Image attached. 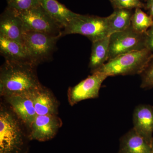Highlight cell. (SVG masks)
Listing matches in <instances>:
<instances>
[{"instance_id": "2", "label": "cell", "mask_w": 153, "mask_h": 153, "mask_svg": "<svg viewBox=\"0 0 153 153\" xmlns=\"http://www.w3.org/2000/svg\"><path fill=\"white\" fill-rule=\"evenodd\" d=\"M25 125L10 107L1 102L0 108V153H28V132Z\"/></svg>"}, {"instance_id": "18", "label": "cell", "mask_w": 153, "mask_h": 153, "mask_svg": "<svg viewBox=\"0 0 153 153\" xmlns=\"http://www.w3.org/2000/svg\"><path fill=\"white\" fill-rule=\"evenodd\" d=\"M133 13L131 10L125 9L114 10L113 13L108 16L110 35L126 30L131 26Z\"/></svg>"}, {"instance_id": "23", "label": "cell", "mask_w": 153, "mask_h": 153, "mask_svg": "<svg viewBox=\"0 0 153 153\" xmlns=\"http://www.w3.org/2000/svg\"><path fill=\"white\" fill-rule=\"evenodd\" d=\"M146 48L153 54V26L148 30L146 33Z\"/></svg>"}, {"instance_id": "10", "label": "cell", "mask_w": 153, "mask_h": 153, "mask_svg": "<svg viewBox=\"0 0 153 153\" xmlns=\"http://www.w3.org/2000/svg\"><path fill=\"white\" fill-rule=\"evenodd\" d=\"M9 107L29 129L37 116L32 93L3 97Z\"/></svg>"}, {"instance_id": "17", "label": "cell", "mask_w": 153, "mask_h": 153, "mask_svg": "<svg viewBox=\"0 0 153 153\" xmlns=\"http://www.w3.org/2000/svg\"><path fill=\"white\" fill-rule=\"evenodd\" d=\"M109 41L110 36L92 42L89 63L91 73L108 61Z\"/></svg>"}, {"instance_id": "19", "label": "cell", "mask_w": 153, "mask_h": 153, "mask_svg": "<svg viewBox=\"0 0 153 153\" xmlns=\"http://www.w3.org/2000/svg\"><path fill=\"white\" fill-rule=\"evenodd\" d=\"M131 26L137 32L146 34L148 30L153 26V18L142 9H135L132 16Z\"/></svg>"}, {"instance_id": "11", "label": "cell", "mask_w": 153, "mask_h": 153, "mask_svg": "<svg viewBox=\"0 0 153 153\" xmlns=\"http://www.w3.org/2000/svg\"><path fill=\"white\" fill-rule=\"evenodd\" d=\"M24 25L16 10L8 6L0 17V36L22 44Z\"/></svg>"}, {"instance_id": "7", "label": "cell", "mask_w": 153, "mask_h": 153, "mask_svg": "<svg viewBox=\"0 0 153 153\" xmlns=\"http://www.w3.org/2000/svg\"><path fill=\"white\" fill-rule=\"evenodd\" d=\"M17 12L23 21L24 32L34 31L62 36V29L40 5L28 10Z\"/></svg>"}, {"instance_id": "24", "label": "cell", "mask_w": 153, "mask_h": 153, "mask_svg": "<svg viewBox=\"0 0 153 153\" xmlns=\"http://www.w3.org/2000/svg\"><path fill=\"white\" fill-rule=\"evenodd\" d=\"M145 9L147 10L149 15L153 18V0H147L146 1Z\"/></svg>"}, {"instance_id": "9", "label": "cell", "mask_w": 153, "mask_h": 153, "mask_svg": "<svg viewBox=\"0 0 153 153\" xmlns=\"http://www.w3.org/2000/svg\"><path fill=\"white\" fill-rule=\"evenodd\" d=\"M58 115H37L28 130L30 140L46 142L54 138L62 126Z\"/></svg>"}, {"instance_id": "8", "label": "cell", "mask_w": 153, "mask_h": 153, "mask_svg": "<svg viewBox=\"0 0 153 153\" xmlns=\"http://www.w3.org/2000/svg\"><path fill=\"white\" fill-rule=\"evenodd\" d=\"M107 77L103 73L96 71L75 86L69 88L67 97L70 105L74 106L82 100L97 98L102 84Z\"/></svg>"}, {"instance_id": "25", "label": "cell", "mask_w": 153, "mask_h": 153, "mask_svg": "<svg viewBox=\"0 0 153 153\" xmlns=\"http://www.w3.org/2000/svg\"><path fill=\"white\" fill-rule=\"evenodd\" d=\"M151 148H152V153H153V139L152 142V146H151Z\"/></svg>"}, {"instance_id": "4", "label": "cell", "mask_w": 153, "mask_h": 153, "mask_svg": "<svg viewBox=\"0 0 153 153\" xmlns=\"http://www.w3.org/2000/svg\"><path fill=\"white\" fill-rule=\"evenodd\" d=\"M61 37L34 31L24 32L22 44L31 63L37 66L49 61L56 49L57 41Z\"/></svg>"}, {"instance_id": "22", "label": "cell", "mask_w": 153, "mask_h": 153, "mask_svg": "<svg viewBox=\"0 0 153 153\" xmlns=\"http://www.w3.org/2000/svg\"><path fill=\"white\" fill-rule=\"evenodd\" d=\"M140 75L141 77V88L146 89L153 88V55L147 66Z\"/></svg>"}, {"instance_id": "1", "label": "cell", "mask_w": 153, "mask_h": 153, "mask_svg": "<svg viewBox=\"0 0 153 153\" xmlns=\"http://www.w3.org/2000/svg\"><path fill=\"white\" fill-rule=\"evenodd\" d=\"M37 66L28 63L5 60L0 69V95L33 93L42 84L38 79Z\"/></svg>"}, {"instance_id": "26", "label": "cell", "mask_w": 153, "mask_h": 153, "mask_svg": "<svg viewBox=\"0 0 153 153\" xmlns=\"http://www.w3.org/2000/svg\"><path fill=\"white\" fill-rule=\"evenodd\" d=\"M141 1H145L146 2V1H147V0H140Z\"/></svg>"}, {"instance_id": "15", "label": "cell", "mask_w": 153, "mask_h": 153, "mask_svg": "<svg viewBox=\"0 0 153 153\" xmlns=\"http://www.w3.org/2000/svg\"><path fill=\"white\" fill-rule=\"evenodd\" d=\"M0 52L7 61L33 64L23 44L1 36H0Z\"/></svg>"}, {"instance_id": "13", "label": "cell", "mask_w": 153, "mask_h": 153, "mask_svg": "<svg viewBox=\"0 0 153 153\" xmlns=\"http://www.w3.org/2000/svg\"><path fill=\"white\" fill-rule=\"evenodd\" d=\"M32 96L37 115H58L59 102L49 88L41 85Z\"/></svg>"}, {"instance_id": "14", "label": "cell", "mask_w": 153, "mask_h": 153, "mask_svg": "<svg viewBox=\"0 0 153 153\" xmlns=\"http://www.w3.org/2000/svg\"><path fill=\"white\" fill-rule=\"evenodd\" d=\"M40 5L57 25L64 29L78 14L74 13L57 0H39Z\"/></svg>"}, {"instance_id": "21", "label": "cell", "mask_w": 153, "mask_h": 153, "mask_svg": "<svg viewBox=\"0 0 153 153\" xmlns=\"http://www.w3.org/2000/svg\"><path fill=\"white\" fill-rule=\"evenodd\" d=\"M8 6L16 11L28 10L40 5L39 0H6Z\"/></svg>"}, {"instance_id": "16", "label": "cell", "mask_w": 153, "mask_h": 153, "mask_svg": "<svg viewBox=\"0 0 153 153\" xmlns=\"http://www.w3.org/2000/svg\"><path fill=\"white\" fill-rule=\"evenodd\" d=\"M120 153H152V148L133 128L122 138Z\"/></svg>"}, {"instance_id": "6", "label": "cell", "mask_w": 153, "mask_h": 153, "mask_svg": "<svg viewBox=\"0 0 153 153\" xmlns=\"http://www.w3.org/2000/svg\"><path fill=\"white\" fill-rule=\"evenodd\" d=\"M146 34L137 32L131 26L126 30L110 36L109 59L146 49Z\"/></svg>"}, {"instance_id": "5", "label": "cell", "mask_w": 153, "mask_h": 153, "mask_svg": "<svg viewBox=\"0 0 153 153\" xmlns=\"http://www.w3.org/2000/svg\"><path fill=\"white\" fill-rule=\"evenodd\" d=\"M86 36L92 42L110 36L108 18L78 15L62 30V36L69 34Z\"/></svg>"}, {"instance_id": "3", "label": "cell", "mask_w": 153, "mask_h": 153, "mask_svg": "<svg viewBox=\"0 0 153 153\" xmlns=\"http://www.w3.org/2000/svg\"><path fill=\"white\" fill-rule=\"evenodd\" d=\"M153 55V53L146 48L126 53L108 60L93 73L98 71L108 77L140 74Z\"/></svg>"}, {"instance_id": "12", "label": "cell", "mask_w": 153, "mask_h": 153, "mask_svg": "<svg viewBox=\"0 0 153 153\" xmlns=\"http://www.w3.org/2000/svg\"><path fill=\"white\" fill-rule=\"evenodd\" d=\"M134 129L152 146L153 139V106L142 104L135 108L133 117Z\"/></svg>"}, {"instance_id": "20", "label": "cell", "mask_w": 153, "mask_h": 153, "mask_svg": "<svg viewBox=\"0 0 153 153\" xmlns=\"http://www.w3.org/2000/svg\"><path fill=\"white\" fill-rule=\"evenodd\" d=\"M114 10L145 9V4L140 0H109Z\"/></svg>"}]
</instances>
